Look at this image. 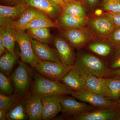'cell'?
Segmentation results:
<instances>
[{
  "label": "cell",
  "instance_id": "cell-44",
  "mask_svg": "<svg viewBox=\"0 0 120 120\" xmlns=\"http://www.w3.org/2000/svg\"><path fill=\"white\" fill-rule=\"evenodd\" d=\"M115 120H120V114L116 117Z\"/></svg>",
  "mask_w": 120,
  "mask_h": 120
},
{
  "label": "cell",
  "instance_id": "cell-34",
  "mask_svg": "<svg viewBox=\"0 0 120 120\" xmlns=\"http://www.w3.org/2000/svg\"><path fill=\"white\" fill-rule=\"evenodd\" d=\"M105 14L109 16L112 19L116 26H120V13L107 11Z\"/></svg>",
  "mask_w": 120,
  "mask_h": 120
},
{
  "label": "cell",
  "instance_id": "cell-28",
  "mask_svg": "<svg viewBox=\"0 0 120 120\" xmlns=\"http://www.w3.org/2000/svg\"><path fill=\"white\" fill-rule=\"evenodd\" d=\"M12 108L7 113V120H23L28 119V116L23 103H18Z\"/></svg>",
  "mask_w": 120,
  "mask_h": 120
},
{
  "label": "cell",
  "instance_id": "cell-19",
  "mask_svg": "<svg viewBox=\"0 0 120 120\" xmlns=\"http://www.w3.org/2000/svg\"><path fill=\"white\" fill-rule=\"evenodd\" d=\"M25 107L29 120H41L42 112L41 96L32 95L26 102Z\"/></svg>",
  "mask_w": 120,
  "mask_h": 120
},
{
  "label": "cell",
  "instance_id": "cell-20",
  "mask_svg": "<svg viewBox=\"0 0 120 120\" xmlns=\"http://www.w3.org/2000/svg\"><path fill=\"white\" fill-rule=\"evenodd\" d=\"M47 16L42 12L39 11L34 18L26 25L19 29L25 30L30 28L57 27L56 24Z\"/></svg>",
  "mask_w": 120,
  "mask_h": 120
},
{
  "label": "cell",
  "instance_id": "cell-33",
  "mask_svg": "<svg viewBox=\"0 0 120 120\" xmlns=\"http://www.w3.org/2000/svg\"><path fill=\"white\" fill-rule=\"evenodd\" d=\"M115 54L109 64H107L108 70H113L120 69V48Z\"/></svg>",
  "mask_w": 120,
  "mask_h": 120
},
{
  "label": "cell",
  "instance_id": "cell-32",
  "mask_svg": "<svg viewBox=\"0 0 120 120\" xmlns=\"http://www.w3.org/2000/svg\"><path fill=\"white\" fill-rule=\"evenodd\" d=\"M109 40L114 49H120V26H116Z\"/></svg>",
  "mask_w": 120,
  "mask_h": 120
},
{
  "label": "cell",
  "instance_id": "cell-24",
  "mask_svg": "<svg viewBox=\"0 0 120 120\" xmlns=\"http://www.w3.org/2000/svg\"><path fill=\"white\" fill-rule=\"evenodd\" d=\"M88 49L93 53L103 57L109 56L114 48L111 43L109 44L103 42H92L88 45Z\"/></svg>",
  "mask_w": 120,
  "mask_h": 120
},
{
  "label": "cell",
  "instance_id": "cell-17",
  "mask_svg": "<svg viewBox=\"0 0 120 120\" xmlns=\"http://www.w3.org/2000/svg\"><path fill=\"white\" fill-rule=\"evenodd\" d=\"M85 82L86 90L102 95L110 99L105 78L88 75L85 78Z\"/></svg>",
  "mask_w": 120,
  "mask_h": 120
},
{
  "label": "cell",
  "instance_id": "cell-13",
  "mask_svg": "<svg viewBox=\"0 0 120 120\" xmlns=\"http://www.w3.org/2000/svg\"><path fill=\"white\" fill-rule=\"evenodd\" d=\"M28 7V5L22 3L15 4L13 6L0 5V26H4L9 22L17 20Z\"/></svg>",
  "mask_w": 120,
  "mask_h": 120
},
{
  "label": "cell",
  "instance_id": "cell-40",
  "mask_svg": "<svg viewBox=\"0 0 120 120\" xmlns=\"http://www.w3.org/2000/svg\"><path fill=\"white\" fill-rule=\"evenodd\" d=\"M51 0L54 2L56 4L58 5L60 7H61L62 9L64 8L66 4L64 0Z\"/></svg>",
  "mask_w": 120,
  "mask_h": 120
},
{
  "label": "cell",
  "instance_id": "cell-8",
  "mask_svg": "<svg viewBox=\"0 0 120 120\" xmlns=\"http://www.w3.org/2000/svg\"><path fill=\"white\" fill-rule=\"evenodd\" d=\"M71 95L77 100L90 104L97 109L116 108L115 102L105 96L88 90L73 91Z\"/></svg>",
  "mask_w": 120,
  "mask_h": 120
},
{
  "label": "cell",
  "instance_id": "cell-27",
  "mask_svg": "<svg viewBox=\"0 0 120 120\" xmlns=\"http://www.w3.org/2000/svg\"><path fill=\"white\" fill-rule=\"evenodd\" d=\"M105 78L110 99L114 101H116L120 98V77Z\"/></svg>",
  "mask_w": 120,
  "mask_h": 120
},
{
  "label": "cell",
  "instance_id": "cell-10",
  "mask_svg": "<svg viewBox=\"0 0 120 120\" xmlns=\"http://www.w3.org/2000/svg\"><path fill=\"white\" fill-rule=\"evenodd\" d=\"M120 114L116 107L95 109L82 113L70 118L75 120H115Z\"/></svg>",
  "mask_w": 120,
  "mask_h": 120
},
{
  "label": "cell",
  "instance_id": "cell-25",
  "mask_svg": "<svg viewBox=\"0 0 120 120\" xmlns=\"http://www.w3.org/2000/svg\"><path fill=\"white\" fill-rule=\"evenodd\" d=\"M27 31L32 39L46 44L50 43L51 35L49 28H30L27 30Z\"/></svg>",
  "mask_w": 120,
  "mask_h": 120
},
{
  "label": "cell",
  "instance_id": "cell-43",
  "mask_svg": "<svg viewBox=\"0 0 120 120\" xmlns=\"http://www.w3.org/2000/svg\"><path fill=\"white\" fill-rule=\"evenodd\" d=\"M64 0V1L65 4L75 1H81L85 3V2H84V0Z\"/></svg>",
  "mask_w": 120,
  "mask_h": 120
},
{
  "label": "cell",
  "instance_id": "cell-22",
  "mask_svg": "<svg viewBox=\"0 0 120 120\" xmlns=\"http://www.w3.org/2000/svg\"><path fill=\"white\" fill-rule=\"evenodd\" d=\"M39 10L33 7L29 6L23 11L19 18L15 21L9 22L6 26H11L16 28H20L26 25L35 17Z\"/></svg>",
  "mask_w": 120,
  "mask_h": 120
},
{
  "label": "cell",
  "instance_id": "cell-18",
  "mask_svg": "<svg viewBox=\"0 0 120 120\" xmlns=\"http://www.w3.org/2000/svg\"><path fill=\"white\" fill-rule=\"evenodd\" d=\"M88 17H79L61 12L57 20V25L61 28H81L87 25Z\"/></svg>",
  "mask_w": 120,
  "mask_h": 120
},
{
  "label": "cell",
  "instance_id": "cell-38",
  "mask_svg": "<svg viewBox=\"0 0 120 120\" xmlns=\"http://www.w3.org/2000/svg\"><path fill=\"white\" fill-rule=\"evenodd\" d=\"M5 0L7 2H9V3L15 4H22H22H27V0Z\"/></svg>",
  "mask_w": 120,
  "mask_h": 120
},
{
  "label": "cell",
  "instance_id": "cell-12",
  "mask_svg": "<svg viewBox=\"0 0 120 120\" xmlns=\"http://www.w3.org/2000/svg\"><path fill=\"white\" fill-rule=\"evenodd\" d=\"M54 44L61 63L71 67L75 63L76 59L72 47L70 43L65 39L57 37L54 40Z\"/></svg>",
  "mask_w": 120,
  "mask_h": 120
},
{
  "label": "cell",
  "instance_id": "cell-37",
  "mask_svg": "<svg viewBox=\"0 0 120 120\" xmlns=\"http://www.w3.org/2000/svg\"><path fill=\"white\" fill-rule=\"evenodd\" d=\"M5 47L4 43L3 35L2 31L0 30V56H1L4 53L5 50Z\"/></svg>",
  "mask_w": 120,
  "mask_h": 120
},
{
  "label": "cell",
  "instance_id": "cell-42",
  "mask_svg": "<svg viewBox=\"0 0 120 120\" xmlns=\"http://www.w3.org/2000/svg\"><path fill=\"white\" fill-rule=\"evenodd\" d=\"M115 102H116V107L117 109H118L120 112V98L118 101Z\"/></svg>",
  "mask_w": 120,
  "mask_h": 120
},
{
  "label": "cell",
  "instance_id": "cell-36",
  "mask_svg": "<svg viewBox=\"0 0 120 120\" xmlns=\"http://www.w3.org/2000/svg\"><path fill=\"white\" fill-rule=\"evenodd\" d=\"M101 1V0H84L85 4L86 7L90 8H94Z\"/></svg>",
  "mask_w": 120,
  "mask_h": 120
},
{
  "label": "cell",
  "instance_id": "cell-5",
  "mask_svg": "<svg viewBox=\"0 0 120 120\" xmlns=\"http://www.w3.org/2000/svg\"><path fill=\"white\" fill-rule=\"evenodd\" d=\"M32 72L24 62L19 61L18 65L12 75V79L15 91L21 97L25 96L31 85Z\"/></svg>",
  "mask_w": 120,
  "mask_h": 120
},
{
  "label": "cell",
  "instance_id": "cell-6",
  "mask_svg": "<svg viewBox=\"0 0 120 120\" xmlns=\"http://www.w3.org/2000/svg\"><path fill=\"white\" fill-rule=\"evenodd\" d=\"M61 34L72 47L80 49L95 38L88 28L85 26L77 28H61Z\"/></svg>",
  "mask_w": 120,
  "mask_h": 120
},
{
  "label": "cell",
  "instance_id": "cell-9",
  "mask_svg": "<svg viewBox=\"0 0 120 120\" xmlns=\"http://www.w3.org/2000/svg\"><path fill=\"white\" fill-rule=\"evenodd\" d=\"M60 103L62 114L69 118L96 108L88 103L79 101L72 96L61 95Z\"/></svg>",
  "mask_w": 120,
  "mask_h": 120
},
{
  "label": "cell",
  "instance_id": "cell-39",
  "mask_svg": "<svg viewBox=\"0 0 120 120\" xmlns=\"http://www.w3.org/2000/svg\"><path fill=\"white\" fill-rule=\"evenodd\" d=\"M8 112L5 110L0 109V120H7V116Z\"/></svg>",
  "mask_w": 120,
  "mask_h": 120
},
{
  "label": "cell",
  "instance_id": "cell-30",
  "mask_svg": "<svg viewBox=\"0 0 120 120\" xmlns=\"http://www.w3.org/2000/svg\"><path fill=\"white\" fill-rule=\"evenodd\" d=\"M101 5L107 11L120 13V0H101Z\"/></svg>",
  "mask_w": 120,
  "mask_h": 120
},
{
  "label": "cell",
  "instance_id": "cell-41",
  "mask_svg": "<svg viewBox=\"0 0 120 120\" xmlns=\"http://www.w3.org/2000/svg\"><path fill=\"white\" fill-rule=\"evenodd\" d=\"M103 10L101 9H98L95 10L94 15L96 16H101L103 14Z\"/></svg>",
  "mask_w": 120,
  "mask_h": 120
},
{
  "label": "cell",
  "instance_id": "cell-7",
  "mask_svg": "<svg viewBox=\"0 0 120 120\" xmlns=\"http://www.w3.org/2000/svg\"><path fill=\"white\" fill-rule=\"evenodd\" d=\"M15 37L16 41L20 48V56L22 61L34 68L38 59L34 52L30 35L25 30L16 28Z\"/></svg>",
  "mask_w": 120,
  "mask_h": 120
},
{
  "label": "cell",
  "instance_id": "cell-16",
  "mask_svg": "<svg viewBox=\"0 0 120 120\" xmlns=\"http://www.w3.org/2000/svg\"><path fill=\"white\" fill-rule=\"evenodd\" d=\"M30 7L37 9L52 18L62 12L61 7L51 0H27Z\"/></svg>",
  "mask_w": 120,
  "mask_h": 120
},
{
  "label": "cell",
  "instance_id": "cell-2",
  "mask_svg": "<svg viewBox=\"0 0 120 120\" xmlns=\"http://www.w3.org/2000/svg\"><path fill=\"white\" fill-rule=\"evenodd\" d=\"M71 67L82 72L86 76L92 75L105 78L108 71L107 64L98 57L87 52L79 55Z\"/></svg>",
  "mask_w": 120,
  "mask_h": 120
},
{
  "label": "cell",
  "instance_id": "cell-3",
  "mask_svg": "<svg viewBox=\"0 0 120 120\" xmlns=\"http://www.w3.org/2000/svg\"><path fill=\"white\" fill-rule=\"evenodd\" d=\"M87 25L94 37L102 40H109L116 27L112 19L105 13L88 17Z\"/></svg>",
  "mask_w": 120,
  "mask_h": 120
},
{
  "label": "cell",
  "instance_id": "cell-26",
  "mask_svg": "<svg viewBox=\"0 0 120 120\" xmlns=\"http://www.w3.org/2000/svg\"><path fill=\"white\" fill-rule=\"evenodd\" d=\"M16 57L8 50L1 56L0 71L8 76L11 72L16 61Z\"/></svg>",
  "mask_w": 120,
  "mask_h": 120
},
{
  "label": "cell",
  "instance_id": "cell-15",
  "mask_svg": "<svg viewBox=\"0 0 120 120\" xmlns=\"http://www.w3.org/2000/svg\"><path fill=\"white\" fill-rule=\"evenodd\" d=\"M86 77L79 71L71 68V71L62 78L61 81L73 91H82L86 90Z\"/></svg>",
  "mask_w": 120,
  "mask_h": 120
},
{
  "label": "cell",
  "instance_id": "cell-1",
  "mask_svg": "<svg viewBox=\"0 0 120 120\" xmlns=\"http://www.w3.org/2000/svg\"><path fill=\"white\" fill-rule=\"evenodd\" d=\"M31 87L32 95L41 97L51 95H71L73 90L63 83L47 79L35 74Z\"/></svg>",
  "mask_w": 120,
  "mask_h": 120
},
{
  "label": "cell",
  "instance_id": "cell-4",
  "mask_svg": "<svg viewBox=\"0 0 120 120\" xmlns=\"http://www.w3.org/2000/svg\"><path fill=\"white\" fill-rule=\"evenodd\" d=\"M35 69L43 77L55 81L61 79L71 69L62 63L38 59Z\"/></svg>",
  "mask_w": 120,
  "mask_h": 120
},
{
  "label": "cell",
  "instance_id": "cell-11",
  "mask_svg": "<svg viewBox=\"0 0 120 120\" xmlns=\"http://www.w3.org/2000/svg\"><path fill=\"white\" fill-rule=\"evenodd\" d=\"M61 96V95H51L42 97V120H51L62 112Z\"/></svg>",
  "mask_w": 120,
  "mask_h": 120
},
{
  "label": "cell",
  "instance_id": "cell-21",
  "mask_svg": "<svg viewBox=\"0 0 120 120\" xmlns=\"http://www.w3.org/2000/svg\"><path fill=\"white\" fill-rule=\"evenodd\" d=\"M0 30L2 31L5 47L16 57L14 51L15 42L16 41V28L11 26H0Z\"/></svg>",
  "mask_w": 120,
  "mask_h": 120
},
{
  "label": "cell",
  "instance_id": "cell-29",
  "mask_svg": "<svg viewBox=\"0 0 120 120\" xmlns=\"http://www.w3.org/2000/svg\"><path fill=\"white\" fill-rule=\"evenodd\" d=\"M14 87L11 79L8 76L0 72V93L5 95L11 96Z\"/></svg>",
  "mask_w": 120,
  "mask_h": 120
},
{
  "label": "cell",
  "instance_id": "cell-14",
  "mask_svg": "<svg viewBox=\"0 0 120 120\" xmlns=\"http://www.w3.org/2000/svg\"><path fill=\"white\" fill-rule=\"evenodd\" d=\"M32 49L38 59L61 63L57 51L49 47L46 43H42L31 38Z\"/></svg>",
  "mask_w": 120,
  "mask_h": 120
},
{
  "label": "cell",
  "instance_id": "cell-31",
  "mask_svg": "<svg viewBox=\"0 0 120 120\" xmlns=\"http://www.w3.org/2000/svg\"><path fill=\"white\" fill-rule=\"evenodd\" d=\"M15 101V98L0 93V109L8 112L12 108Z\"/></svg>",
  "mask_w": 120,
  "mask_h": 120
},
{
  "label": "cell",
  "instance_id": "cell-23",
  "mask_svg": "<svg viewBox=\"0 0 120 120\" xmlns=\"http://www.w3.org/2000/svg\"><path fill=\"white\" fill-rule=\"evenodd\" d=\"M85 3L81 1H75L66 4L62 12L68 15L79 17H86Z\"/></svg>",
  "mask_w": 120,
  "mask_h": 120
},
{
  "label": "cell",
  "instance_id": "cell-35",
  "mask_svg": "<svg viewBox=\"0 0 120 120\" xmlns=\"http://www.w3.org/2000/svg\"><path fill=\"white\" fill-rule=\"evenodd\" d=\"M112 77H120V69L113 70H108L105 78Z\"/></svg>",
  "mask_w": 120,
  "mask_h": 120
}]
</instances>
